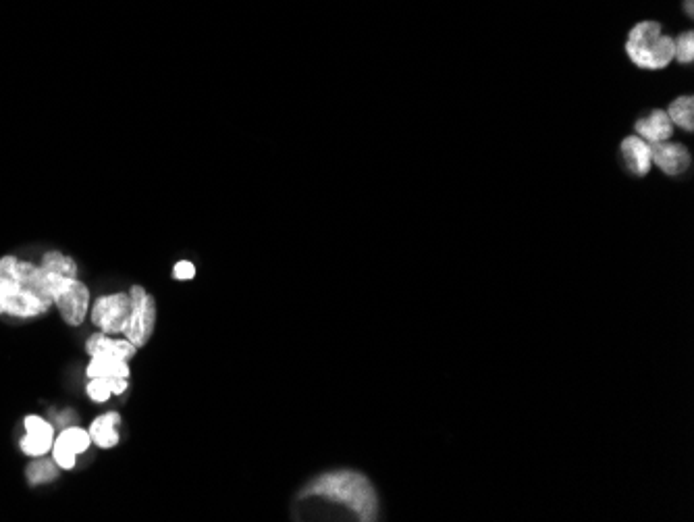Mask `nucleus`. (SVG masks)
I'll return each mask as SVG.
<instances>
[{
  "instance_id": "f8f14e48",
  "label": "nucleus",
  "mask_w": 694,
  "mask_h": 522,
  "mask_svg": "<svg viewBox=\"0 0 694 522\" xmlns=\"http://www.w3.org/2000/svg\"><path fill=\"white\" fill-rule=\"evenodd\" d=\"M86 350L90 356L94 354H113V356H119L123 360H129L136 356V346H133L129 339H113L109 337L106 333H96L88 339V344H86Z\"/></svg>"
},
{
  "instance_id": "9d476101",
  "label": "nucleus",
  "mask_w": 694,
  "mask_h": 522,
  "mask_svg": "<svg viewBox=\"0 0 694 522\" xmlns=\"http://www.w3.org/2000/svg\"><path fill=\"white\" fill-rule=\"evenodd\" d=\"M634 129H636V136L643 138L651 146L667 142L674 136V123L670 121L665 111H659V109L649 113L643 119H638Z\"/></svg>"
},
{
  "instance_id": "f3484780",
  "label": "nucleus",
  "mask_w": 694,
  "mask_h": 522,
  "mask_svg": "<svg viewBox=\"0 0 694 522\" xmlns=\"http://www.w3.org/2000/svg\"><path fill=\"white\" fill-rule=\"evenodd\" d=\"M28 481L30 485H44V483H50V481H55L57 475H59V466L55 464V460H50V458H44L40 456L38 460H34L30 466H28Z\"/></svg>"
},
{
  "instance_id": "dca6fc26",
  "label": "nucleus",
  "mask_w": 694,
  "mask_h": 522,
  "mask_svg": "<svg viewBox=\"0 0 694 522\" xmlns=\"http://www.w3.org/2000/svg\"><path fill=\"white\" fill-rule=\"evenodd\" d=\"M57 441H61L63 446H67L73 454H86L88 448H90V443H92V437H90V431L82 429V427H65L57 437Z\"/></svg>"
},
{
  "instance_id": "2eb2a0df",
  "label": "nucleus",
  "mask_w": 694,
  "mask_h": 522,
  "mask_svg": "<svg viewBox=\"0 0 694 522\" xmlns=\"http://www.w3.org/2000/svg\"><path fill=\"white\" fill-rule=\"evenodd\" d=\"M40 267L48 273H55V275H65V277H77V265H75V260L59 250H52V252H46L44 258H42V263Z\"/></svg>"
},
{
  "instance_id": "20e7f679",
  "label": "nucleus",
  "mask_w": 694,
  "mask_h": 522,
  "mask_svg": "<svg viewBox=\"0 0 694 522\" xmlns=\"http://www.w3.org/2000/svg\"><path fill=\"white\" fill-rule=\"evenodd\" d=\"M44 277H46L48 292L52 296V304L59 308L63 321L71 327L82 325L86 315H88V306H90L88 287L77 277L55 275V273H48V271H44Z\"/></svg>"
},
{
  "instance_id": "9b49d317",
  "label": "nucleus",
  "mask_w": 694,
  "mask_h": 522,
  "mask_svg": "<svg viewBox=\"0 0 694 522\" xmlns=\"http://www.w3.org/2000/svg\"><path fill=\"white\" fill-rule=\"evenodd\" d=\"M119 423H121V416L117 412H106L98 416V419H94V423L90 425L92 443H96V446L102 450L115 448L119 443V431H117Z\"/></svg>"
},
{
  "instance_id": "ddd939ff",
  "label": "nucleus",
  "mask_w": 694,
  "mask_h": 522,
  "mask_svg": "<svg viewBox=\"0 0 694 522\" xmlns=\"http://www.w3.org/2000/svg\"><path fill=\"white\" fill-rule=\"evenodd\" d=\"M86 375L90 379H96V377H102V379H111V377H129V364L127 360L119 358V356H113V354H94L90 364H88V369H86Z\"/></svg>"
},
{
  "instance_id": "f257e3e1",
  "label": "nucleus",
  "mask_w": 694,
  "mask_h": 522,
  "mask_svg": "<svg viewBox=\"0 0 694 522\" xmlns=\"http://www.w3.org/2000/svg\"><path fill=\"white\" fill-rule=\"evenodd\" d=\"M52 306L46 277L40 265L13 254L0 258V315L36 319Z\"/></svg>"
},
{
  "instance_id": "39448f33",
  "label": "nucleus",
  "mask_w": 694,
  "mask_h": 522,
  "mask_svg": "<svg viewBox=\"0 0 694 522\" xmlns=\"http://www.w3.org/2000/svg\"><path fill=\"white\" fill-rule=\"evenodd\" d=\"M131 315H129V323L123 331V335L129 339V342L142 348L148 344V339L154 333V323H156V304L154 298L150 294H146V290L142 285H131Z\"/></svg>"
},
{
  "instance_id": "412c9836",
  "label": "nucleus",
  "mask_w": 694,
  "mask_h": 522,
  "mask_svg": "<svg viewBox=\"0 0 694 522\" xmlns=\"http://www.w3.org/2000/svg\"><path fill=\"white\" fill-rule=\"evenodd\" d=\"M692 7H694V5H692V0H684V9H686V15H688V17H692V13H694Z\"/></svg>"
},
{
  "instance_id": "7ed1b4c3",
  "label": "nucleus",
  "mask_w": 694,
  "mask_h": 522,
  "mask_svg": "<svg viewBox=\"0 0 694 522\" xmlns=\"http://www.w3.org/2000/svg\"><path fill=\"white\" fill-rule=\"evenodd\" d=\"M626 55L638 69H665L674 61V40L657 21H640L628 34Z\"/></svg>"
},
{
  "instance_id": "a211bd4d",
  "label": "nucleus",
  "mask_w": 694,
  "mask_h": 522,
  "mask_svg": "<svg viewBox=\"0 0 694 522\" xmlns=\"http://www.w3.org/2000/svg\"><path fill=\"white\" fill-rule=\"evenodd\" d=\"M674 59L680 65H690L694 61V34L684 32L674 40Z\"/></svg>"
},
{
  "instance_id": "aec40b11",
  "label": "nucleus",
  "mask_w": 694,
  "mask_h": 522,
  "mask_svg": "<svg viewBox=\"0 0 694 522\" xmlns=\"http://www.w3.org/2000/svg\"><path fill=\"white\" fill-rule=\"evenodd\" d=\"M194 275H196V267H194V263H190V260H181V263H177L173 269L175 279L188 281V279H194Z\"/></svg>"
},
{
  "instance_id": "f03ea898",
  "label": "nucleus",
  "mask_w": 694,
  "mask_h": 522,
  "mask_svg": "<svg viewBox=\"0 0 694 522\" xmlns=\"http://www.w3.org/2000/svg\"><path fill=\"white\" fill-rule=\"evenodd\" d=\"M298 500H320L345 508L356 520L379 518V498L372 483L356 471H333L316 477L298 495Z\"/></svg>"
},
{
  "instance_id": "1a4fd4ad",
  "label": "nucleus",
  "mask_w": 694,
  "mask_h": 522,
  "mask_svg": "<svg viewBox=\"0 0 694 522\" xmlns=\"http://www.w3.org/2000/svg\"><path fill=\"white\" fill-rule=\"evenodd\" d=\"M622 161L624 167L630 175L634 177H645L649 175L653 161H651V144H647L643 138L638 136H628L622 142Z\"/></svg>"
},
{
  "instance_id": "6ab92c4d",
  "label": "nucleus",
  "mask_w": 694,
  "mask_h": 522,
  "mask_svg": "<svg viewBox=\"0 0 694 522\" xmlns=\"http://www.w3.org/2000/svg\"><path fill=\"white\" fill-rule=\"evenodd\" d=\"M86 394L92 402L96 404H102L109 400L113 396V389L109 385V379H102V377H96V379H90V383L86 385Z\"/></svg>"
},
{
  "instance_id": "423d86ee",
  "label": "nucleus",
  "mask_w": 694,
  "mask_h": 522,
  "mask_svg": "<svg viewBox=\"0 0 694 522\" xmlns=\"http://www.w3.org/2000/svg\"><path fill=\"white\" fill-rule=\"evenodd\" d=\"M129 315H131L129 294L102 296L94 302V308H92L94 325L106 335L123 333L129 323Z\"/></svg>"
},
{
  "instance_id": "6e6552de",
  "label": "nucleus",
  "mask_w": 694,
  "mask_h": 522,
  "mask_svg": "<svg viewBox=\"0 0 694 522\" xmlns=\"http://www.w3.org/2000/svg\"><path fill=\"white\" fill-rule=\"evenodd\" d=\"M651 161L665 175L680 177V175H684L690 169L692 156H690L686 146L667 140V142L651 146Z\"/></svg>"
},
{
  "instance_id": "4468645a",
  "label": "nucleus",
  "mask_w": 694,
  "mask_h": 522,
  "mask_svg": "<svg viewBox=\"0 0 694 522\" xmlns=\"http://www.w3.org/2000/svg\"><path fill=\"white\" fill-rule=\"evenodd\" d=\"M667 117L684 132H692L694 129V98L692 96H680L670 104Z\"/></svg>"
},
{
  "instance_id": "0eeeda50",
  "label": "nucleus",
  "mask_w": 694,
  "mask_h": 522,
  "mask_svg": "<svg viewBox=\"0 0 694 522\" xmlns=\"http://www.w3.org/2000/svg\"><path fill=\"white\" fill-rule=\"evenodd\" d=\"M25 435L19 441V448L25 456L30 458H40L46 456L52 450V443H55V425L50 421L42 419L38 414L25 416L23 421Z\"/></svg>"
}]
</instances>
